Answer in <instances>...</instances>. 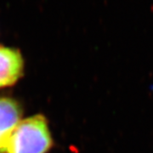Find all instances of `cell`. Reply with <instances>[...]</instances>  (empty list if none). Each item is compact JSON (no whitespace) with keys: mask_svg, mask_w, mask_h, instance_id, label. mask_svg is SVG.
<instances>
[{"mask_svg":"<svg viewBox=\"0 0 153 153\" xmlns=\"http://www.w3.org/2000/svg\"><path fill=\"white\" fill-rule=\"evenodd\" d=\"M53 140L46 118L35 115L21 121L12 133L7 153H47Z\"/></svg>","mask_w":153,"mask_h":153,"instance_id":"cell-1","label":"cell"},{"mask_svg":"<svg viewBox=\"0 0 153 153\" xmlns=\"http://www.w3.org/2000/svg\"><path fill=\"white\" fill-rule=\"evenodd\" d=\"M22 115L20 103L10 98H0V153H6L12 133Z\"/></svg>","mask_w":153,"mask_h":153,"instance_id":"cell-2","label":"cell"},{"mask_svg":"<svg viewBox=\"0 0 153 153\" xmlns=\"http://www.w3.org/2000/svg\"><path fill=\"white\" fill-rule=\"evenodd\" d=\"M24 71V60L19 50L0 46V88L15 84Z\"/></svg>","mask_w":153,"mask_h":153,"instance_id":"cell-3","label":"cell"}]
</instances>
